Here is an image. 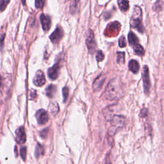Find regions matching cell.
Wrapping results in <instances>:
<instances>
[{
  "instance_id": "6da1fadb",
  "label": "cell",
  "mask_w": 164,
  "mask_h": 164,
  "mask_svg": "<svg viewBox=\"0 0 164 164\" xmlns=\"http://www.w3.org/2000/svg\"><path fill=\"white\" fill-rule=\"evenodd\" d=\"M123 94V84L121 79L119 77L112 79L106 87L105 98L109 101H113L121 98Z\"/></svg>"
},
{
  "instance_id": "7a4b0ae2",
  "label": "cell",
  "mask_w": 164,
  "mask_h": 164,
  "mask_svg": "<svg viewBox=\"0 0 164 164\" xmlns=\"http://www.w3.org/2000/svg\"><path fill=\"white\" fill-rule=\"evenodd\" d=\"M130 25L132 28L137 29L141 33L144 32V28L142 25V9L139 6H135L130 20Z\"/></svg>"
},
{
  "instance_id": "3957f363",
  "label": "cell",
  "mask_w": 164,
  "mask_h": 164,
  "mask_svg": "<svg viewBox=\"0 0 164 164\" xmlns=\"http://www.w3.org/2000/svg\"><path fill=\"white\" fill-rule=\"evenodd\" d=\"M126 124V119L123 115H115L111 119V127L109 130V135H114L119 129L122 128Z\"/></svg>"
},
{
  "instance_id": "277c9868",
  "label": "cell",
  "mask_w": 164,
  "mask_h": 164,
  "mask_svg": "<svg viewBox=\"0 0 164 164\" xmlns=\"http://www.w3.org/2000/svg\"><path fill=\"white\" fill-rule=\"evenodd\" d=\"M128 42L134 51V53L139 56H143L145 53L144 49L139 43V41L134 33L130 32L128 34Z\"/></svg>"
},
{
  "instance_id": "5b68a950",
  "label": "cell",
  "mask_w": 164,
  "mask_h": 164,
  "mask_svg": "<svg viewBox=\"0 0 164 164\" xmlns=\"http://www.w3.org/2000/svg\"><path fill=\"white\" fill-rule=\"evenodd\" d=\"M142 80H143V85L144 93L146 95L150 94V88H151V81L150 73H149V69L147 65H145L142 71Z\"/></svg>"
},
{
  "instance_id": "8992f818",
  "label": "cell",
  "mask_w": 164,
  "mask_h": 164,
  "mask_svg": "<svg viewBox=\"0 0 164 164\" xmlns=\"http://www.w3.org/2000/svg\"><path fill=\"white\" fill-rule=\"evenodd\" d=\"M121 24L117 21H115V22L108 25L105 30V34L107 37H115L117 34H119Z\"/></svg>"
},
{
  "instance_id": "52a82bcc",
  "label": "cell",
  "mask_w": 164,
  "mask_h": 164,
  "mask_svg": "<svg viewBox=\"0 0 164 164\" xmlns=\"http://www.w3.org/2000/svg\"><path fill=\"white\" fill-rule=\"evenodd\" d=\"M86 43L89 52H90L91 53H94L96 50V43L94 39V33L92 30H89V34H88L86 40Z\"/></svg>"
},
{
  "instance_id": "ba28073f",
  "label": "cell",
  "mask_w": 164,
  "mask_h": 164,
  "mask_svg": "<svg viewBox=\"0 0 164 164\" xmlns=\"http://www.w3.org/2000/svg\"><path fill=\"white\" fill-rule=\"evenodd\" d=\"M36 118H37L38 123L41 124V125L46 124L48 120H49V117H48L47 112L43 110V109H41V110L37 112V113H36Z\"/></svg>"
},
{
  "instance_id": "9c48e42d",
  "label": "cell",
  "mask_w": 164,
  "mask_h": 164,
  "mask_svg": "<svg viewBox=\"0 0 164 164\" xmlns=\"http://www.w3.org/2000/svg\"><path fill=\"white\" fill-rule=\"evenodd\" d=\"M63 32L60 27H57L50 36V40L53 43H58L63 37Z\"/></svg>"
},
{
  "instance_id": "30bf717a",
  "label": "cell",
  "mask_w": 164,
  "mask_h": 164,
  "mask_svg": "<svg viewBox=\"0 0 164 164\" xmlns=\"http://www.w3.org/2000/svg\"><path fill=\"white\" fill-rule=\"evenodd\" d=\"M45 82V78L43 72L41 71H38L35 75L33 79V83L37 87H41L44 85Z\"/></svg>"
},
{
  "instance_id": "8fae6325",
  "label": "cell",
  "mask_w": 164,
  "mask_h": 164,
  "mask_svg": "<svg viewBox=\"0 0 164 164\" xmlns=\"http://www.w3.org/2000/svg\"><path fill=\"white\" fill-rule=\"evenodd\" d=\"M26 141V132L24 127L21 126L16 130V141L19 144H25Z\"/></svg>"
},
{
  "instance_id": "7c38bea8",
  "label": "cell",
  "mask_w": 164,
  "mask_h": 164,
  "mask_svg": "<svg viewBox=\"0 0 164 164\" xmlns=\"http://www.w3.org/2000/svg\"><path fill=\"white\" fill-rule=\"evenodd\" d=\"M106 80V76L103 74H100L96 78L92 85L93 89L95 91H99L101 89L103 83Z\"/></svg>"
},
{
  "instance_id": "4fadbf2b",
  "label": "cell",
  "mask_w": 164,
  "mask_h": 164,
  "mask_svg": "<svg viewBox=\"0 0 164 164\" xmlns=\"http://www.w3.org/2000/svg\"><path fill=\"white\" fill-rule=\"evenodd\" d=\"M59 70H60V65L59 63H57L53 67L48 69V76L50 77L51 80H56L59 76Z\"/></svg>"
},
{
  "instance_id": "5bb4252c",
  "label": "cell",
  "mask_w": 164,
  "mask_h": 164,
  "mask_svg": "<svg viewBox=\"0 0 164 164\" xmlns=\"http://www.w3.org/2000/svg\"><path fill=\"white\" fill-rule=\"evenodd\" d=\"M40 19L43 30L44 31H48V30H49L51 27V23L50 17L49 16H47V15L42 14H41Z\"/></svg>"
},
{
  "instance_id": "9a60e30c",
  "label": "cell",
  "mask_w": 164,
  "mask_h": 164,
  "mask_svg": "<svg viewBox=\"0 0 164 164\" xmlns=\"http://www.w3.org/2000/svg\"><path fill=\"white\" fill-rule=\"evenodd\" d=\"M128 68L133 73H137L139 71V63L135 60H131L128 63Z\"/></svg>"
},
{
  "instance_id": "2e32d148",
  "label": "cell",
  "mask_w": 164,
  "mask_h": 164,
  "mask_svg": "<svg viewBox=\"0 0 164 164\" xmlns=\"http://www.w3.org/2000/svg\"><path fill=\"white\" fill-rule=\"evenodd\" d=\"M57 92V87L55 85H50L48 86L46 89H45V93H46V96L49 98H53V97L55 94Z\"/></svg>"
},
{
  "instance_id": "e0dca14e",
  "label": "cell",
  "mask_w": 164,
  "mask_h": 164,
  "mask_svg": "<svg viewBox=\"0 0 164 164\" xmlns=\"http://www.w3.org/2000/svg\"><path fill=\"white\" fill-rule=\"evenodd\" d=\"M117 3L119 5V7L121 11L126 12L130 7L129 1H125V0H119L117 1Z\"/></svg>"
},
{
  "instance_id": "ac0fdd59",
  "label": "cell",
  "mask_w": 164,
  "mask_h": 164,
  "mask_svg": "<svg viewBox=\"0 0 164 164\" xmlns=\"http://www.w3.org/2000/svg\"><path fill=\"white\" fill-rule=\"evenodd\" d=\"M49 109L51 114L53 115H55L59 110V107L57 103H51L50 105H49Z\"/></svg>"
},
{
  "instance_id": "d6986e66",
  "label": "cell",
  "mask_w": 164,
  "mask_h": 164,
  "mask_svg": "<svg viewBox=\"0 0 164 164\" xmlns=\"http://www.w3.org/2000/svg\"><path fill=\"white\" fill-rule=\"evenodd\" d=\"M117 62L121 65L124 64L125 62V53L124 52L117 53Z\"/></svg>"
},
{
  "instance_id": "ffe728a7",
  "label": "cell",
  "mask_w": 164,
  "mask_h": 164,
  "mask_svg": "<svg viewBox=\"0 0 164 164\" xmlns=\"http://www.w3.org/2000/svg\"><path fill=\"white\" fill-rule=\"evenodd\" d=\"M44 149L43 146L40 144H37L35 150V156L38 158L40 156L42 155V154H44Z\"/></svg>"
},
{
  "instance_id": "44dd1931",
  "label": "cell",
  "mask_w": 164,
  "mask_h": 164,
  "mask_svg": "<svg viewBox=\"0 0 164 164\" xmlns=\"http://www.w3.org/2000/svg\"><path fill=\"white\" fill-rule=\"evenodd\" d=\"M162 7H163V2L161 1H158L153 5V9L155 12H158L162 10Z\"/></svg>"
},
{
  "instance_id": "7402d4cb",
  "label": "cell",
  "mask_w": 164,
  "mask_h": 164,
  "mask_svg": "<svg viewBox=\"0 0 164 164\" xmlns=\"http://www.w3.org/2000/svg\"><path fill=\"white\" fill-rule=\"evenodd\" d=\"M79 3V1H74L71 2V6H70V10L72 13H75L77 11V8Z\"/></svg>"
},
{
  "instance_id": "603a6c76",
  "label": "cell",
  "mask_w": 164,
  "mask_h": 164,
  "mask_svg": "<svg viewBox=\"0 0 164 164\" xmlns=\"http://www.w3.org/2000/svg\"><path fill=\"white\" fill-rule=\"evenodd\" d=\"M20 154L23 160H26V147L25 146L21 147L20 150Z\"/></svg>"
},
{
  "instance_id": "cb8c5ba5",
  "label": "cell",
  "mask_w": 164,
  "mask_h": 164,
  "mask_svg": "<svg viewBox=\"0 0 164 164\" xmlns=\"http://www.w3.org/2000/svg\"><path fill=\"white\" fill-rule=\"evenodd\" d=\"M104 59V54L102 52V51L99 50L97 52L96 54V60L98 62H101Z\"/></svg>"
},
{
  "instance_id": "d4e9b609",
  "label": "cell",
  "mask_w": 164,
  "mask_h": 164,
  "mask_svg": "<svg viewBox=\"0 0 164 164\" xmlns=\"http://www.w3.org/2000/svg\"><path fill=\"white\" fill-rule=\"evenodd\" d=\"M9 1H4V0H1L0 1V11H3L7 7V5L9 3Z\"/></svg>"
},
{
  "instance_id": "484cf974",
  "label": "cell",
  "mask_w": 164,
  "mask_h": 164,
  "mask_svg": "<svg viewBox=\"0 0 164 164\" xmlns=\"http://www.w3.org/2000/svg\"><path fill=\"white\" fill-rule=\"evenodd\" d=\"M63 92V101H65L68 98L69 95V88L68 87H65L62 90Z\"/></svg>"
},
{
  "instance_id": "4316f807",
  "label": "cell",
  "mask_w": 164,
  "mask_h": 164,
  "mask_svg": "<svg viewBox=\"0 0 164 164\" xmlns=\"http://www.w3.org/2000/svg\"><path fill=\"white\" fill-rule=\"evenodd\" d=\"M119 45L120 48L126 47V41L125 37H124V36H122V37H121V38L119 39Z\"/></svg>"
},
{
  "instance_id": "83f0119b",
  "label": "cell",
  "mask_w": 164,
  "mask_h": 164,
  "mask_svg": "<svg viewBox=\"0 0 164 164\" xmlns=\"http://www.w3.org/2000/svg\"><path fill=\"white\" fill-rule=\"evenodd\" d=\"M44 4V1H42V0H37V1H35V7L37 8H42L43 7Z\"/></svg>"
},
{
  "instance_id": "f1b7e54d",
  "label": "cell",
  "mask_w": 164,
  "mask_h": 164,
  "mask_svg": "<svg viewBox=\"0 0 164 164\" xmlns=\"http://www.w3.org/2000/svg\"><path fill=\"white\" fill-rule=\"evenodd\" d=\"M48 133V129H45L40 133V135L42 138H45L47 136V135Z\"/></svg>"
},
{
  "instance_id": "f546056e",
  "label": "cell",
  "mask_w": 164,
  "mask_h": 164,
  "mask_svg": "<svg viewBox=\"0 0 164 164\" xmlns=\"http://www.w3.org/2000/svg\"><path fill=\"white\" fill-rule=\"evenodd\" d=\"M147 115V109L145 108H142L141 112V114H140V115H141V117H145Z\"/></svg>"
},
{
  "instance_id": "4dcf8cb0",
  "label": "cell",
  "mask_w": 164,
  "mask_h": 164,
  "mask_svg": "<svg viewBox=\"0 0 164 164\" xmlns=\"http://www.w3.org/2000/svg\"><path fill=\"white\" fill-rule=\"evenodd\" d=\"M37 96V93H36V90H31L30 91V98H31V99H33L36 98Z\"/></svg>"
},
{
  "instance_id": "1f68e13d",
  "label": "cell",
  "mask_w": 164,
  "mask_h": 164,
  "mask_svg": "<svg viewBox=\"0 0 164 164\" xmlns=\"http://www.w3.org/2000/svg\"><path fill=\"white\" fill-rule=\"evenodd\" d=\"M5 34L1 35V37H0V47H2V45H3V41L5 39Z\"/></svg>"
},
{
  "instance_id": "d6a6232c",
  "label": "cell",
  "mask_w": 164,
  "mask_h": 164,
  "mask_svg": "<svg viewBox=\"0 0 164 164\" xmlns=\"http://www.w3.org/2000/svg\"><path fill=\"white\" fill-rule=\"evenodd\" d=\"M1 85H2V78L1 76H0V87H1Z\"/></svg>"
}]
</instances>
